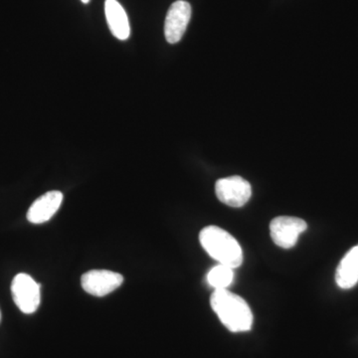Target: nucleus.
I'll return each mask as SVG.
<instances>
[{
    "mask_svg": "<svg viewBox=\"0 0 358 358\" xmlns=\"http://www.w3.org/2000/svg\"><path fill=\"white\" fill-rule=\"evenodd\" d=\"M210 305L221 322L230 331L242 333L251 329L253 313L241 296L226 289H215L211 294Z\"/></svg>",
    "mask_w": 358,
    "mask_h": 358,
    "instance_id": "nucleus-1",
    "label": "nucleus"
},
{
    "mask_svg": "<svg viewBox=\"0 0 358 358\" xmlns=\"http://www.w3.org/2000/svg\"><path fill=\"white\" fill-rule=\"evenodd\" d=\"M199 240L205 251L221 265L236 268L243 263L241 247L227 231L208 226L200 232Z\"/></svg>",
    "mask_w": 358,
    "mask_h": 358,
    "instance_id": "nucleus-2",
    "label": "nucleus"
},
{
    "mask_svg": "<svg viewBox=\"0 0 358 358\" xmlns=\"http://www.w3.org/2000/svg\"><path fill=\"white\" fill-rule=\"evenodd\" d=\"M11 293L14 303L23 313L30 315L38 310L41 301L40 285L29 275H16L11 284Z\"/></svg>",
    "mask_w": 358,
    "mask_h": 358,
    "instance_id": "nucleus-3",
    "label": "nucleus"
},
{
    "mask_svg": "<svg viewBox=\"0 0 358 358\" xmlns=\"http://www.w3.org/2000/svg\"><path fill=\"white\" fill-rule=\"evenodd\" d=\"M307 223L303 219L279 216L270 223V234L277 246L289 249L296 245L299 236L307 230Z\"/></svg>",
    "mask_w": 358,
    "mask_h": 358,
    "instance_id": "nucleus-4",
    "label": "nucleus"
},
{
    "mask_svg": "<svg viewBox=\"0 0 358 358\" xmlns=\"http://www.w3.org/2000/svg\"><path fill=\"white\" fill-rule=\"evenodd\" d=\"M215 192L222 203L231 207L244 206L251 199L252 187L241 176L221 178L215 185Z\"/></svg>",
    "mask_w": 358,
    "mask_h": 358,
    "instance_id": "nucleus-5",
    "label": "nucleus"
},
{
    "mask_svg": "<svg viewBox=\"0 0 358 358\" xmlns=\"http://www.w3.org/2000/svg\"><path fill=\"white\" fill-rule=\"evenodd\" d=\"M124 282V277L119 273L109 270H91L81 278L82 288L95 296H105L119 289Z\"/></svg>",
    "mask_w": 358,
    "mask_h": 358,
    "instance_id": "nucleus-6",
    "label": "nucleus"
},
{
    "mask_svg": "<svg viewBox=\"0 0 358 358\" xmlns=\"http://www.w3.org/2000/svg\"><path fill=\"white\" fill-rule=\"evenodd\" d=\"M192 18V6L185 0H178L169 7L164 23L166 41L176 44L180 41Z\"/></svg>",
    "mask_w": 358,
    "mask_h": 358,
    "instance_id": "nucleus-7",
    "label": "nucleus"
},
{
    "mask_svg": "<svg viewBox=\"0 0 358 358\" xmlns=\"http://www.w3.org/2000/svg\"><path fill=\"white\" fill-rule=\"evenodd\" d=\"M63 202L62 192L52 190L33 202L27 212V220L33 224H42L50 220Z\"/></svg>",
    "mask_w": 358,
    "mask_h": 358,
    "instance_id": "nucleus-8",
    "label": "nucleus"
},
{
    "mask_svg": "<svg viewBox=\"0 0 358 358\" xmlns=\"http://www.w3.org/2000/svg\"><path fill=\"white\" fill-rule=\"evenodd\" d=\"M105 13L110 32L115 38L127 40L129 37V18L126 11L117 0H106Z\"/></svg>",
    "mask_w": 358,
    "mask_h": 358,
    "instance_id": "nucleus-9",
    "label": "nucleus"
},
{
    "mask_svg": "<svg viewBox=\"0 0 358 358\" xmlns=\"http://www.w3.org/2000/svg\"><path fill=\"white\" fill-rule=\"evenodd\" d=\"M336 282L341 289H352L358 282V245L346 253L336 268Z\"/></svg>",
    "mask_w": 358,
    "mask_h": 358,
    "instance_id": "nucleus-10",
    "label": "nucleus"
},
{
    "mask_svg": "<svg viewBox=\"0 0 358 358\" xmlns=\"http://www.w3.org/2000/svg\"><path fill=\"white\" fill-rule=\"evenodd\" d=\"M234 268L219 264L212 268L207 275V282L215 289H227L234 279Z\"/></svg>",
    "mask_w": 358,
    "mask_h": 358,
    "instance_id": "nucleus-11",
    "label": "nucleus"
},
{
    "mask_svg": "<svg viewBox=\"0 0 358 358\" xmlns=\"http://www.w3.org/2000/svg\"><path fill=\"white\" fill-rule=\"evenodd\" d=\"M81 1L83 2V3H88L90 0H81Z\"/></svg>",
    "mask_w": 358,
    "mask_h": 358,
    "instance_id": "nucleus-12",
    "label": "nucleus"
},
{
    "mask_svg": "<svg viewBox=\"0 0 358 358\" xmlns=\"http://www.w3.org/2000/svg\"><path fill=\"white\" fill-rule=\"evenodd\" d=\"M0 320H1V312H0Z\"/></svg>",
    "mask_w": 358,
    "mask_h": 358,
    "instance_id": "nucleus-13",
    "label": "nucleus"
}]
</instances>
